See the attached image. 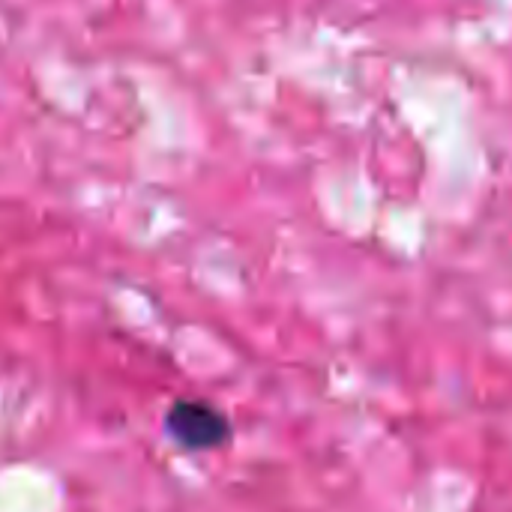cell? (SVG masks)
<instances>
[{
  "mask_svg": "<svg viewBox=\"0 0 512 512\" xmlns=\"http://www.w3.org/2000/svg\"><path fill=\"white\" fill-rule=\"evenodd\" d=\"M165 429L186 450H216L231 438L228 417L198 399L174 402L165 414Z\"/></svg>",
  "mask_w": 512,
  "mask_h": 512,
  "instance_id": "1",
  "label": "cell"
}]
</instances>
